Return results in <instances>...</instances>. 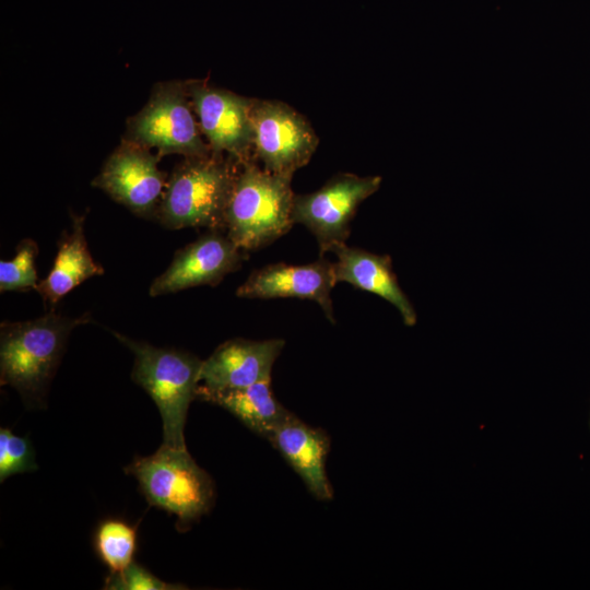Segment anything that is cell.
I'll return each instance as SVG.
<instances>
[{
  "label": "cell",
  "instance_id": "5bb4252c",
  "mask_svg": "<svg viewBox=\"0 0 590 590\" xmlns=\"http://www.w3.org/2000/svg\"><path fill=\"white\" fill-rule=\"evenodd\" d=\"M302 477L310 493L330 500L333 488L326 472L330 438L290 413L266 437Z\"/></svg>",
  "mask_w": 590,
  "mask_h": 590
},
{
  "label": "cell",
  "instance_id": "9c48e42d",
  "mask_svg": "<svg viewBox=\"0 0 590 590\" xmlns=\"http://www.w3.org/2000/svg\"><path fill=\"white\" fill-rule=\"evenodd\" d=\"M187 93L201 132L213 153H227L239 164L255 160L251 107L253 98L187 81Z\"/></svg>",
  "mask_w": 590,
  "mask_h": 590
},
{
  "label": "cell",
  "instance_id": "4fadbf2b",
  "mask_svg": "<svg viewBox=\"0 0 590 590\" xmlns=\"http://www.w3.org/2000/svg\"><path fill=\"white\" fill-rule=\"evenodd\" d=\"M284 345L283 339L227 340L202 361L200 384L217 390L241 388L271 379L273 364Z\"/></svg>",
  "mask_w": 590,
  "mask_h": 590
},
{
  "label": "cell",
  "instance_id": "7a4b0ae2",
  "mask_svg": "<svg viewBox=\"0 0 590 590\" xmlns=\"http://www.w3.org/2000/svg\"><path fill=\"white\" fill-rule=\"evenodd\" d=\"M239 163L222 153L184 157L167 180L156 219L166 228L225 231L226 210Z\"/></svg>",
  "mask_w": 590,
  "mask_h": 590
},
{
  "label": "cell",
  "instance_id": "9a60e30c",
  "mask_svg": "<svg viewBox=\"0 0 590 590\" xmlns=\"http://www.w3.org/2000/svg\"><path fill=\"white\" fill-rule=\"evenodd\" d=\"M328 252L337 258L333 262L335 283L345 282L384 298L398 309L409 327L417 322L416 311L398 282L389 255L350 247L346 243L333 245Z\"/></svg>",
  "mask_w": 590,
  "mask_h": 590
},
{
  "label": "cell",
  "instance_id": "ac0fdd59",
  "mask_svg": "<svg viewBox=\"0 0 590 590\" xmlns=\"http://www.w3.org/2000/svg\"><path fill=\"white\" fill-rule=\"evenodd\" d=\"M93 545L109 573H121L133 562L137 552V526L121 518H106L94 531Z\"/></svg>",
  "mask_w": 590,
  "mask_h": 590
},
{
  "label": "cell",
  "instance_id": "2e32d148",
  "mask_svg": "<svg viewBox=\"0 0 590 590\" xmlns=\"http://www.w3.org/2000/svg\"><path fill=\"white\" fill-rule=\"evenodd\" d=\"M71 232L58 241V251L48 275L38 282L36 291L50 306L82 282L102 275L104 269L96 263L88 250L84 234V215H72Z\"/></svg>",
  "mask_w": 590,
  "mask_h": 590
},
{
  "label": "cell",
  "instance_id": "ffe728a7",
  "mask_svg": "<svg viewBox=\"0 0 590 590\" xmlns=\"http://www.w3.org/2000/svg\"><path fill=\"white\" fill-rule=\"evenodd\" d=\"M38 469L32 444L7 427L0 428V482L9 476Z\"/></svg>",
  "mask_w": 590,
  "mask_h": 590
},
{
  "label": "cell",
  "instance_id": "5b68a950",
  "mask_svg": "<svg viewBox=\"0 0 590 590\" xmlns=\"http://www.w3.org/2000/svg\"><path fill=\"white\" fill-rule=\"evenodd\" d=\"M125 472L138 480L149 505L177 517L178 530H187L214 504L213 480L187 448L162 444L148 457L135 456Z\"/></svg>",
  "mask_w": 590,
  "mask_h": 590
},
{
  "label": "cell",
  "instance_id": "8992f818",
  "mask_svg": "<svg viewBox=\"0 0 590 590\" xmlns=\"http://www.w3.org/2000/svg\"><path fill=\"white\" fill-rule=\"evenodd\" d=\"M191 109L186 82L158 83L145 106L127 120L125 139L156 149L160 158L168 154L206 156L212 151Z\"/></svg>",
  "mask_w": 590,
  "mask_h": 590
},
{
  "label": "cell",
  "instance_id": "8fae6325",
  "mask_svg": "<svg viewBox=\"0 0 590 590\" xmlns=\"http://www.w3.org/2000/svg\"><path fill=\"white\" fill-rule=\"evenodd\" d=\"M223 231L209 229L177 250L168 268L151 284L152 297L201 285H217L247 258Z\"/></svg>",
  "mask_w": 590,
  "mask_h": 590
},
{
  "label": "cell",
  "instance_id": "277c9868",
  "mask_svg": "<svg viewBox=\"0 0 590 590\" xmlns=\"http://www.w3.org/2000/svg\"><path fill=\"white\" fill-rule=\"evenodd\" d=\"M111 332L134 355L131 378L160 411L163 444L186 448L185 423L189 405L197 399L202 361L185 351L153 346Z\"/></svg>",
  "mask_w": 590,
  "mask_h": 590
},
{
  "label": "cell",
  "instance_id": "7c38bea8",
  "mask_svg": "<svg viewBox=\"0 0 590 590\" xmlns=\"http://www.w3.org/2000/svg\"><path fill=\"white\" fill-rule=\"evenodd\" d=\"M333 262L321 256L307 264L273 263L255 270L238 286L241 298H299L316 302L335 323L331 291L335 286Z\"/></svg>",
  "mask_w": 590,
  "mask_h": 590
},
{
  "label": "cell",
  "instance_id": "52a82bcc",
  "mask_svg": "<svg viewBox=\"0 0 590 590\" xmlns=\"http://www.w3.org/2000/svg\"><path fill=\"white\" fill-rule=\"evenodd\" d=\"M381 180L380 176L339 173L316 191L294 194L293 223L316 237L323 256L333 245L346 241L359 204L379 189Z\"/></svg>",
  "mask_w": 590,
  "mask_h": 590
},
{
  "label": "cell",
  "instance_id": "ba28073f",
  "mask_svg": "<svg viewBox=\"0 0 590 590\" xmlns=\"http://www.w3.org/2000/svg\"><path fill=\"white\" fill-rule=\"evenodd\" d=\"M251 121L253 156L268 172L293 176L309 163L319 144L309 121L283 102L253 98Z\"/></svg>",
  "mask_w": 590,
  "mask_h": 590
},
{
  "label": "cell",
  "instance_id": "d6986e66",
  "mask_svg": "<svg viewBox=\"0 0 590 590\" xmlns=\"http://www.w3.org/2000/svg\"><path fill=\"white\" fill-rule=\"evenodd\" d=\"M37 253V244L26 238L20 241L12 259L0 261L1 292L36 290L38 278L35 259Z\"/></svg>",
  "mask_w": 590,
  "mask_h": 590
},
{
  "label": "cell",
  "instance_id": "44dd1931",
  "mask_svg": "<svg viewBox=\"0 0 590 590\" xmlns=\"http://www.w3.org/2000/svg\"><path fill=\"white\" fill-rule=\"evenodd\" d=\"M104 589L109 590H180L182 585L166 582L137 562H132L123 571L106 577Z\"/></svg>",
  "mask_w": 590,
  "mask_h": 590
},
{
  "label": "cell",
  "instance_id": "30bf717a",
  "mask_svg": "<svg viewBox=\"0 0 590 590\" xmlns=\"http://www.w3.org/2000/svg\"><path fill=\"white\" fill-rule=\"evenodd\" d=\"M151 150L122 139L108 156L92 186L105 191L116 202L141 217H156L166 177Z\"/></svg>",
  "mask_w": 590,
  "mask_h": 590
},
{
  "label": "cell",
  "instance_id": "e0dca14e",
  "mask_svg": "<svg viewBox=\"0 0 590 590\" xmlns=\"http://www.w3.org/2000/svg\"><path fill=\"white\" fill-rule=\"evenodd\" d=\"M197 399L225 409L264 438L291 413L274 398L271 379L241 388L217 390L199 384Z\"/></svg>",
  "mask_w": 590,
  "mask_h": 590
},
{
  "label": "cell",
  "instance_id": "3957f363",
  "mask_svg": "<svg viewBox=\"0 0 590 590\" xmlns=\"http://www.w3.org/2000/svg\"><path fill=\"white\" fill-rule=\"evenodd\" d=\"M292 177L268 172L256 160L239 164L226 210L225 231L241 250L261 249L294 225Z\"/></svg>",
  "mask_w": 590,
  "mask_h": 590
},
{
  "label": "cell",
  "instance_id": "6da1fadb",
  "mask_svg": "<svg viewBox=\"0 0 590 590\" xmlns=\"http://www.w3.org/2000/svg\"><path fill=\"white\" fill-rule=\"evenodd\" d=\"M90 321L55 311L0 326V382L14 388L30 406L40 405L71 331Z\"/></svg>",
  "mask_w": 590,
  "mask_h": 590
}]
</instances>
